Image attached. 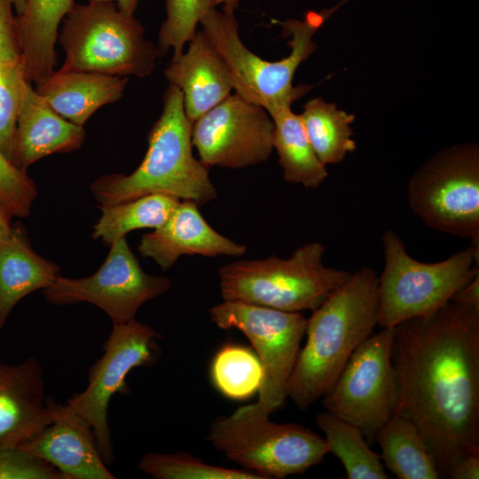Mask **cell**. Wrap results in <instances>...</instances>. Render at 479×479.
Instances as JSON below:
<instances>
[{
    "label": "cell",
    "instance_id": "cell-1",
    "mask_svg": "<svg viewBox=\"0 0 479 479\" xmlns=\"http://www.w3.org/2000/svg\"><path fill=\"white\" fill-rule=\"evenodd\" d=\"M397 414L423 435L441 478L479 453V309L449 301L395 326Z\"/></svg>",
    "mask_w": 479,
    "mask_h": 479
},
{
    "label": "cell",
    "instance_id": "cell-2",
    "mask_svg": "<svg viewBox=\"0 0 479 479\" xmlns=\"http://www.w3.org/2000/svg\"><path fill=\"white\" fill-rule=\"evenodd\" d=\"M379 276L361 267L307 319L306 343L300 349L287 394L300 411L307 410L334 384L353 352L378 325Z\"/></svg>",
    "mask_w": 479,
    "mask_h": 479
},
{
    "label": "cell",
    "instance_id": "cell-3",
    "mask_svg": "<svg viewBox=\"0 0 479 479\" xmlns=\"http://www.w3.org/2000/svg\"><path fill=\"white\" fill-rule=\"evenodd\" d=\"M162 102L161 114L148 133V148L137 169L130 175H103L90 185L100 205L153 193L192 200L198 206L216 198L208 167L192 154V123L185 114L181 90L169 84Z\"/></svg>",
    "mask_w": 479,
    "mask_h": 479
},
{
    "label": "cell",
    "instance_id": "cell-4",
    "mask_svg": "<svg viewBox=\"0 0 479 479\" xmlns=\"http://www.w3.org/2000/svg\"><path fill=\"white\" fill-rule=\"evenodd\" d=\"M320 12L310 11L302 20H287L283 36L291 35L289 55L279 61H268L251 52L239 35L234 12L210 7L201 17V31L222 57L230 72L235 93L248 102L263 107L268 114L291 106L311 90L305 84L293 86L294 75L300 64L316 50L312 37L343 3Z\"/></svg>",
    "mask_w": 479,
    "mask_h": 479
},
{
    "label": "cell",
    "instance_id": "cell-5",
    "mask_svg": "<svg viewBox=\"0 0 479 479\" xmlns=\"http://www.w3.org/2000/svg\"><path fill=\"white\" fill-rule=\"evenodd\" d=\"M325 250L322 243L314 241L299 247L287 259L271 255L223 265L218 271L221 295L224 301L284 311L313 310L351 275L325 266Z\"/></svg>",
    "mask_w": 479,
    "mask_h": 479
},
{
    "label": "cell",
    "instance_id": "cell-6",
    "mask_svg": "<svg viewBox=\"0 0 479 479\" xmlns=\"http://www.w3.org/2000/svg\"><path fill=\"white\" fill-rule=\"evenodd\" d=\"M255 403L214 420L207 440L228 459L262 479L303 474L329 453L322 436L301 425L279 424Z\"/></svg>",
    "mask_w": 479,
    "mask_h": 479
},
{
    "label": "cell",
    "instance_id": "cell-7",
    "mask_svg": "<svg viewBox=\"0 0 479 479\" xmlns=\"http://www.w3.org/2000/svg\"><path fill=\"white\" fill-rule=\"evenodd\" d=\"M384 268L379 277V319L381 328L429 314L479 274V241L437 263L412 257L397 233L382 235Z\"/></svg>",
    "mask_w": 479,
    "mask_h": 479
},
{
    "label": "cell",
    "instance_id": "cell-8",
    "mask_svg": "<svg viewBox=\"0 0 479 479\" xmlns=\"http://www.w3.org/2000/svg\"><path fill=\"white\" fill-rule=\"evenodd\" d=\"M59 42L65 52L61 68L67 70L145 77L159 58L142 24L113 2L75 4Z\"/></svg>",
    "mask_w": 479,
    "mask_h": 479
},
{
    "label": "cell",
    "instance_id": "cell-9",
    "mask_svg": "<svg viewBox=\"0 0 479 479\" xmlns=\"http://www.w3.org/2000/svg\"><path fill=\"white\" fill-rule=\"evenodd\" d=\"M411 210L429 228L479 241V146L444 147L409 180Z\"/></svg>",
    "mask_w": 479,
    "mask_h": 479
},
{
    "label": "cell",
    "instance_id": "cell-10",
    "mask_svg": "<svg viewBox=\"0 0 479 479\" xmlns=\"http://www.w3.org/2000/svg\"><path fill=\"white\" fill-rule=\"evenodd\" d=\"M394 335L395 327H387L367 338L322 397L326 411L359 428L371 444L398 408L400 386L391 357Z\"/></svg>",
    "mask_w": 479,
    "mask_h": 479
},
{
    "label": "cell",
    "instance_id": "cell-11",
    "mask_svg": "<svg viewBox=\"0 0 479 479\" xmlns=\"http://www.w3.org/2000/svg\"><path fill=\"white\" fill-rule=\"evenodd\" d=\"M160 338L153 328L136 319L113 325L103 343L102 356L89 370L87 387L67 401V407L91 427L106 465L114 460L107 420L109 402L116 393L126 395L130 392L126 377L133 368L155 363L159 357Z\"/></svg>",
    "mask_w": 479,
    "mask_h": 479
},
{
    "label": "cell",
    "instance_id": "cell-12",
    "mask_svg": "<svg viewBox=\"0 0 479 479\" xmlns=\"http://www.w3.org/2000/svg\"><path fill=\"white\" fill-rule=\"evenodd\" d=\"M219 328H236L251 342L263 369L256 404L270 414L284 405L287 384L305 334L307 319L300 312L224 301L208 310Z\"/></svg>",
    "mask_w": 479,
    "mask_h": 479
},
{
    "label": "cell",
    "instance_id": "cell-13",
    "mask_svg": "<svg viewBox=\"0 0 479 479\" xmlns=\"http://www.w3.org/2000/svg\"><path fill=\"white\" fill-rule=\"evenodd\" d=\"M170 287L169 278L143 271L122 237L110 245L107 257L94 274L80 279L59 275L43 293L46 301L56 305L92 303L108 315L113 325H122L134 320L145 302Z\"/></svg>",
    "mask_w": 479,
    "mask_h": 479
},
{
    "label": "cell",
    "instance_id": "cell-14",
    "mask_svg": "<svg viewBox=\"0 0 479 479\" xmlns=\"http://www.w3.org/2000/svg\"><path fill=\"white\" fill-rule=\"evenodd\" d=\"M273 130L263 107L234 93L193 122L192 142L207 167L242 169L270 158Z\"/></svg>",
    "mask_w": 479,
    "mask_h": 479
},
{
    "label": "cell",
    "instance_id": "cell-15",
    "mask_svg": "<svg viewBox=\"0 0 479 479\" xmlns=\"http://www.w3.org/2000/svg\"><path fill=\"white\" fill-rule=\"evenodd\" d=\"M58 404L46 396L38 360L30 357L15 365L0 361V450L33 438L56 419Z\"/></svg>",
    "mask_w": 479,
    "mask_h": 479
},
{
    "label": "cell",
    "instance_id": "cell-16",
    "mask_svg": "<svg viewBox=\"0 0 479 479\" xmlns=\"http://www.w3.org/2000/svg\"><path fill=\"white\" fill-rule=\"evenodd\" d=\"M19 447L51 464L67 479H114L99 452L91 427L67 404L56 419Z\"/></svg>",
    "mask_w": 479,
    "mask_h": 479
},
{
    "label": "cell",
    "instance_id": "cell-17",
    "mask_svg": "<svg viewBox=\"0 0 479 479\" xmlns=\"http://www.w3.org/2000/svg\"><path fill=\"white\" fill-rule=\"evenodd\" d=\"M137 250L166 271L184 255L240 256L246 247L215 231L200 215L198 205L184 200L161 226L142 235Z\"/></svg>",
    "mask_w": 479,
    "mask_h": 479
},
{
    "label": "cell",
    "instance_id": "cell-18",
    "mask_svg": "<svg viewBox=\"0 0 479 479\" xmlns=\"http://www.w3.org/2000/svg\"><path fill=\"white\" fill-rule=\"evenodd\" d=\"M164 75L181 90L185 114L192 124L233 90L225 62L201 30L189 42L187 51L170 61Z\"/></svg>",
    "mask_w": 479,
    "mask_h": 479
},
{
    "label": "cell",
    "instance_id": "cell-19",
    "mask_svg": "<svg viewBox=\"0 0 479 479\" xmlns=\"http://www.w3.org/2000/svg\"><path fill=\"white\" fill-rule=\"evenodd\" d=\"M85 138L83 127L57 114L31 87L25 86L17 120L12 165L20 171L36 161L57 153L80 148Z\"/></svg>",
    "mask_w": 479,
    "mask_h": 479
},
{
    "label": "cell",
    "instance_id": "cell-20",
    "mask_svg": "<svg viewBox=\"0 0 479 479\" xmlns=\"http://www.w3.org/2000/svg\"><path fill=\"white\" fill-rule=\"evenodd\" d=\"M127 83L126 76L60 68L35 90L61 117L83 127L99 107L118 101Z\"/></svg>",
    "mask_w": 479,
    "mask_h": 479
},
{
    "label": "cell",
    "instance_id": "cell-21",
    "mask_svg": "<svg viewBox=\"0 0 479 479\" xmlns=\"http://www.w3.org/2000/svg\"><path fill=\"white\" fill-rule=\"evenodd\" d=\"M75 4V0H26L17 23L20 63L28 82L37 86L54 71L59 27Z\"/></svg>",
    "mask_w": 479,
    "mask_h": 479
},
{
    "label": "cell",
    "instance_id": "cell-22",
    "mask_svg": "<svg viewBox=\"0 0 479 479\" xmlns=\"http://www.w3.org/2000/svg\"><path fill=\"white\" fill-rule=\"evenodd\" d=\"M60 268L31 247L20 224L0 242V332L14 306L30 293L47 288L59 276Z\"/></svg>",
    "mask_w": 479,
    "mask_h": 479
},
{
    "label": "cell",
    "instance_id": "cell-23",
    "mask_svg": "<svg viewBox=\"0 0 479 479\" xmlns=\"http://www.w3.org/2000/svg\"><path fill=\"white\" fill-rule=\"evenodd\" d=\"M381 459L399 479L441 478L436 461L418 427L401 414L394 415L374 437Z\"/></svg>",
    "mask_w": 479,
    "mask_h": 479
},
{
    "label": "cell",
    "instance_id": "cell-24",
    "mask_svg": "<svg viewBox=\"0 0 479 479\" xmlns=\"http://www.w3.org/2000/svg\"><path fill=\"white\" fill-rule=\"evenodd\" d=\"M269 114L274 123L272 145L285 181L306 188L318 187L328 173L312 149L301 114L293 113L291 106Z\"/></svg>",
    "mask_w": 479,
    "mask_h": 479
},
{
    "label": "cell",
    "instance_id": "cell-25",
    "mask_svg": "<svg viewBox=\"0 0 479 479\" xmlns=\"http://www.w3.org/2000/svg\"><path fill=\"white\" fill-rule=\"evenodd\" d=\"M301 117L312 149L323 165L341 162L347 153L356 150V142L351 138L354 114L318 97L303 106Z\"/></svg>",
    "mask_w": 479,
    "mask_h": 479
},
{
    "label": "cell",
    "instance_id": "cell-26",
    "mask_svg": "<svg viewBox=\"0 0 479 479\" xmlns=\"http://www.w3.org/2000/svg\"><path fill=\"white\" fill-rule=\"evenodd\" d=\"M179 202L175 197L153 193L122 203L100 205L101 216L93 226L92 238L110 246L133 230L156 229Z\"/></svg>",
    "mask_w": 479,
    "mask_h": 479
},
{
    "label": "cell",
    "instance_id": "cell-27",
    "mask_svg": "<svg viewBox=\"0 0 479 479\" xmlns=\"http://www.w3.org/2000/svg\"><path fill=\"white\" fill-rule=\"evenodd\" d=\"M316 423L325 435L329 452L342 463L349 479H388L381 456L374 452L357 426L326 411Z\"/></svg>",
    "mask_w": 479,
    "mask_h": 479
},
{
    "label": "cell",
    "instance_id": "cell-28",
    "mask_svg": "<svg viewBox=\"0 0 479 479\" xmlns=\"http://www.w3.org/2000/svg\"><path fill=\"white\" fill-rule=\"evenodd\" d=\"M211 378L224 396L243 400L258 392L263 380V369L251 349L225 344L213 358Z\"/></svg>",
    "mask_w": 479,
    "mask_h": 479
},
{
    "label": "cell",
    "instance_id": "cell-29",
    "mask_svg": "<svg viewBox=\"0 0 479 479\" xmlns=\"http://www.w3.org/2000/svg\"><path fill=\"white\" fill-rule=\"evenodd\" d=\"M138 468L155 479H262L246 469L213 466L186 452L145 454Z\"/></svg>",
    "mask_w": 479,
    "mask_h": 479
},
{
    "label": "cell",
    "instance_id": "cell-30",
    "mask_svg": "<svg viewBox=\"0 0 479 479\" xmlns=\"http://www.w3.org/2000/svg\"><path fill=\"white\" fill-rule=\"evenodd\" d=\"M166 19L158 33V54L163 57L172 48L171 61L181 57L183 48L196 33L201 17L213 7L209 0H165Z\"/></svg>",
    "mask_w": 479,
    "mask_h": 479
},
{
    "label": "cell",
    "instance_id": "cell-31",
    "mask_svg": "<svg viewBox=\"0 0 479 479\" xmlns=\"http://www.w3.org/2000/svg\"><path fill=\"white\" fill-rule=\"evenodd\" d=\"M26 80L21 63L0 65V153L12 163Z\"/></svg>",
    "mask_w": 479,
    "mask_h": 479
},
{
    "label": "cell",
    "instance_id": "cell-32",
    "mask_svg": "<svg viewBox=\"0 0 479 479\" xmlns=\"http://www.w3.org/2000/svg\"><path fill=\"white\" fill-rule=\"evenodd\" d=\"M34 181L0 153V195L12 216L27 217L37 196Z\"/></svg>",
    "mask_w": 479,
    "mask_h": 479
},
{
    "label": "cell",
    "instance_id": "cell-33",
    "mask_svg": "<svg viewBox=\"0 0 479 479\" xmlns=\"http://www.w3.org/2000/svg\"><path fill=\"white\" fill-rule=\"evenodd\" d=\"M0 479H67L44 459L20 448L0 450Z\"/></svg>",
    "mask_w": 479,
    "mask_h": 479
},
{
    "label": "cell",
    "instance_id": "cell-34",
    "mask_svg": "<svg viewBox=\"0 0 479 479\" xmlns=\"http://www.w3.org/2000/svg\"><path fill=\"white\" fill-rule=\"evenodd\" d=\"M13 0H0V65L20 63V44Z\"/></svg>",
    "mask_w": 479,
    "mask_h": 479
},
{
    "label": "cell",
    "instance_id": "cell-35",
    "mask_svg": "<svg viewBox=\"0 0 479 479\" xmlns=\"http://www.w3.org/2000/svg\"><path fill=\"white\" fill-rule=\"evenodd\" d=\"M445 478L478 479L479 453L467 455L458 460L447 472Z\"/></svg>",
    "mask_w": 479,
    "mask_h": 479
},
{
    "label": "cell",
    "instance_id": "cell-36",
    "mask_svg": "<svg viewBox=\"0 0 479 479\" xmlns=\"http://www.w3.org/2000/svg\"><path fill=\"white\" fill-rule=\"evenodd\" d=\"M451 301L479 309V274L459 289Z\"/></svg>",
    "mask_w": 479,
    "mask_h": 479
},
{
    "label": "cell",
    "instance_id": "cell-37",
    "mask_svg": "<svg viewBox=\"0 0 479 479\" xmlns=\"http://www.w3.org/2000/svg\"><path fill=\"white\" fill-rule=\"evenodd\" d=\"M12 216L0 195V242L7 240L12 233Z\"/></svg>",
    "mask_w": 479,
    "mask_h": 479
},
{
    "label": "cell",
    "instance_id": "cell-38",
    "mask_svg": "<svg viewBox=\"0 0 479 479\" xmlns=\"http://www.w3.org/2000/svg\"><path fill=\"white\" fill-rule=\"evenodd\" d=\"M89 3H106L113 2L122 12L134 15L139 0H88Z\"/></svg>",
    "mask_w": 479,
    "mask_h": 479
},
{
    "label": "cell",
    "instance_id": "cell-39",
    "mask_svg": "<svg viewBox=\"0 0 479 479\" xmlns=\"http://www.w3.org/2000/svg\"><path fill=\"white\" fill-rule=\"evenodd\" d=\"M212 6L216 7L219 4L223 6V12H234L238 7L240 0H209Z\"/></svg>",
    "mask_w": 479,
    "mask_h": 479
},
{
    "label": "cell",
    "instance_id": "cell-40",
    "mask_svg": "<svg viewBox=\"0 0 479 479\" xmlns=\"http://www.w3.org/2000/svg\"><path fill=\"white\" fill-rule=\"evenodd\" d=\"M13 3L18 15L20 14L25 7L26 0H13Z\"/></svg>",
    "mask_w": 479,
    "mask_h": 479
}]
</instances>
